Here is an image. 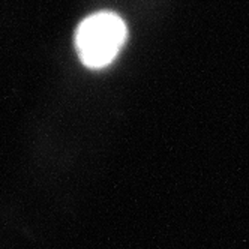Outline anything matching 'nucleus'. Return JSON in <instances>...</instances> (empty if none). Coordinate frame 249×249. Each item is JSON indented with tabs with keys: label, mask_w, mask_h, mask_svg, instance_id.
I'll list each match as a JSON object with an SVG mask.
<instances>
[{
	"label": "nucleus",
	"mask_w": 249,
	"mask_h": 249,
	"mask_svg": "<svg viewBox=\"0 0 249 249\" xmlns=\"http://www.w3.org/2000/svg\"><path fill=\"white\" fill-rule=\"evenodd\" d=\"M128 36L126 24L114 12H96L84 18L75 32V48L81 63L90 69L108 66Z\"/></svg>",
	"instance_id": "obj_1"
}]
</instances>
